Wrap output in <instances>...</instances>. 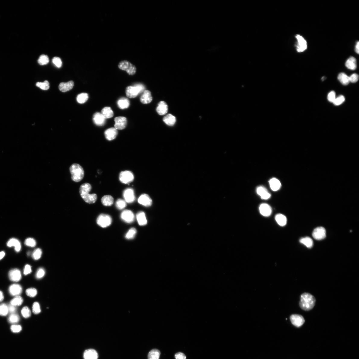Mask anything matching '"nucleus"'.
Here are the masks:
<instances>
[{
	"label": "nucleus",
	"mask_w": 359,
	"mask_h": 359,
	"mask_svg": "<svg viewBox=\"0 0 359 359\" xmlns=\"http://www.w3.org/2000/svg\"><path fill=\"white\" fill-rule=\"evenodd\" d=\"M92 189L91 185L89 183L82 184L80 187L79 192L82 198L87 203L92 204L94 203L97 199V196L95 194H90Z\"/></svg>",
	"instance_id": "1"
},
{
	"label": "nucleus",
	"mask_w": 359,
	"mask_h": 359,
	"mask_svg": "<svg viewBox=\"0 0 359 359\" xmlns=\"http://www.w3.org/2000/svg\"><path fill=\"white\" fill-rule=\"evenodd\" d=\"M315 297L309 293H304L301 296L299 305L301 308L305 311L312 309L316 303Z\"/></svg>",
	"instance_id": "2"
},
{
	"label": "nucleus",
	"mask_w": 359,
	"mask_h": 359,
	"mask_svg": "<svg viewBox=\"0 0 359 359\" xmlns=\"http://www.w3.org/2000/svg\"><path fill=\"white\" fill-rule=\"evenodd\" d=\"M70 171L71 179L74 182L80 181L84 176V171L83 167L78 164L74 163L71 165L70 167Z\"/></svg>",
	"instance_id": "3"
},
{
	"label": "nucleus",
	"mask_w": 359,
	"mask_h": 359,
	"mask_svg": "<svg viewBox=\"0 0 359 359\" xmlns=\"http://www.w3.org/2000/svg\"><path fill=\"white\" fill-rule=\"evenodd\" d=\"M145 87L141 83L135 84L134 86H129L126 89V93L128 97L134 98L140 94L145 91Z\"/></svg>",
	"instance_id": "4"
},
{
	"label": "nucleus",
	"mask_w": 359,
	"mask_h": 359,
	"mask_svg": "<svg viewBox=\"0 0 359 359\" xmlns=\"http://www.w3.org/2000/svg\"><path fill=\"white\" fill-rule=\"evenodd\" d=\"M118 67L120 69L125 71L130 75H133L136 73L137 68L129 61L124 60L119 63Z\"/></svg>",
	"instance_id": "5"
},
{
	"label": "nucleus",
	"mask_w": 359,
	"mask_h": 359,
	"mask_svg": "<svg viewBox=\"0 0 359 359\" xmlns=\"http://www.w3.org/2000/svg\"><path fill=\"white\" fill-rule=\"evenodd\" d=\"M96 222L101 227L105 228L111 224L112 219L111 216L109 215L102 214L98 216Z\"/></svg>",
	"instance_id": "6"
},
{
	"label": "nucleus",
	"mask_w": 359,
	"mask_h": 359,
	"mask_svg": "<svg viewBox=\"0 0 359 359\" xmlns=\"http://www.w3.org/2000/svg\"><path fill=\"white\" fill-rule=\"evenodd\" d=\"M119 179L120 181L125 184L131 183L134 179L133 173L129 171H122L119 174Z\"/></svg>",
	"instance_id": "7"
},
{
	"label": "nucleus",
	"mask_w": 359,
	"mask_h": 359,
	"mask_svg": "<svg viewBox=\"0 0 359 359\" xmlns=\"http://www.w3.org/2000/svg\"><path fill=\"white\" fill-rule=\"evenodd\" d=\"M313 237L317 240H321L326 237V231L324 228L319 227L314 229L312 233Z\"/></svg>",
	"instance_id": "8"
},
{
	"label": "nucleus",
	"mask_w": 359,
	"mask_h": 359,
	"mask_svg": "<svg viewBox=\"0 0 359 359\" xmlns=\"http://www.w3.org/2000/svg\"><path fill=\"white\" fill-rule=\"evenodd\" d=\"M115 128L117 130H122L127 127L128 123L127 118L123 116H119L115 118Z\"/></svg>",
	"instance_id": "9"
},
{
	"label": "nucleus",
	"mask_w": 359,
	"mask_h": 359,
	"mask_svg": "<svg viewBox=\"0 0 359 359\" xmlns=\"http://www.w3.org/2000/svg\"><path fill=\"white\" fill-rule=\"evenodd\" d=\"M290 319L292 324L297 327H300L305 322L303 316L300 315L293 314L291 315Z\"/></svg>",
	"instance_id": "10"
},
{
	"label": "nucleus",
	"mask_w": 359,
	"mask_h": 359,
	"mask_svg": "<svg viewBox=\"0 0 359 359\" xmlns=\"http://www.w3.org/2000/svg\"><path fill=\"white\" fill-rule=\"evenodd\" d=\"M296 38L298 42L296 45L297 51L299 52H303L307 49V42L303 37L299 35H297Z\"/></svg>",
	"instance_id": "11"
},
{
	"label": "nucleus",
	"mask_w": 359,
	"mask_h": 359,
	"mask_svg": "<svg viewBox=\"0 0 359 359\" xmlns=\"http://www.w3.org/2000/svg\"><path fill=\"white\" fill-rule=\"evenodd\" d=\"M123 196L125 201L128 203L134 202L135 199L134 191L132 188L125 189L123 192Z\"/></svg>",
	"instance_id": "12"
},
{
	"label": "nucleus",
	"mask_w": 359,
	"mask_h": 359,
	"mask_svg": "<svg viewBox=\"0 0 359 359\" xmlns=\"http://www.w3.org/2000/svg\"><path fill=\"white\" fill-rule=\"evenodd\" d=\"M121 218L124 221L129 224L134 221V215L130 210H125L121 213Z\"/></svg>",
	"instance_id": "13"
},
{
	"label": "nucleus",
	"mask_w": 359,
	"mask_h": 359,
	"mask_svg": "<svg viewBox=\"0 0 359 359\" xmlns=\"http://www.w3.org/2000/svg\"><path fill=\"white\" fill-rule=\"evenodd\" d=\"M138 202L140 204L146 207L151 206L153 203V200L147 194H143L139 197Z\"/></svg>",
	"instance_id": "14"
},
{
	"label": "nucleus",
	"mask_w": 359,
	"mask_h": 359,
	"mask_svg": "<svg viewBox=\"0 0 359 359\" xmlns=\"http://www.w3.org/2000/svg\"><path fill=\"white\" fill-rule=\"evenodd\" d=\"M118 131L115 128H112L106 130L105 132V137L107 140L111 141L114 140L118 135Z\"/></svg>",
	"instance_id": "15"
},
{
	"label": "nucleus",
	"mask_w": 359,
	"mask_h": 359,
	"mask_svg": "<svg viewBox=\"0 0 359 359\" xmlns=\"http://www.w3.org/2000/svg\"><path fill=\"white\" fill-rule=\"evenodd\" d=\"M10 279L14 282H18L21 279V272L17 269H12L9 272Z\"/></svg>",
	"instance_id": "16"
},
{
	"label": "nucleus",
	"mask_w": 359,
	"mask_h": 359,
	"mask_svg": "<svg viewBox=\"0 0 359 359\" xmlns=\"http://www.w3.org/2000/svg\"><path fill=\"white\" fill-rule=\"evenodd\" d=\"M22 291V287L18 284H12L9 287V288L10 294L13 296H19L21 294Z\"/></svg>",
	"instance_id": "17"
},
{
	"label": "nucleus",
	"mask_w": 359,
	"mask_h": 359,
	"mask_svg": "<svg viewBox=\"0 0 359 359\" xmlns=\"http://www.w3.org/2000/svg\"><path fill=\"white\" fill-rule=\"evenodd\" d=\"M153 99L151 92L148 90H145L140 96V101L143 104H146L150 103Z\"/></svg>",
	"instance_id": "18"
},
{
	"label": "nucleus",
	"mask_w": 359,
	"mask_h": 359,
	"mask_svg": "<svg viewBox=\"0 0 359 359\" xmlns=\"http://www.w3.org/2000/svg\"><path fill=\"white\" fill-rule=\"evenodd\" d=\"M106 119L101 113L96 112L93 116V120L94 123L98 126H102L105 123Z\"/></svg>",
	"instance_id": "19"
},
{
	"label": "nucleus",
	"mask_w": 359,
	"mask_h": 359,
	"mask_svg": "<svg viewBox=\"0 0 359 359\" xmlns=\"http://www.w3.org/2000/svg\"><path fill=\"white\" fill-rule=\"evenodd\" d=\"M261 214L265 216H269L271 214L272 210L271 206L266 203L261 204L259 208Z\"/></svg>",
	"instance_id": "20"
},
{
	"label": "nucleus",
	"mask_w": 359,
	"mask_h": 359,
	"mask_svg": "<svg viewBox=\"0 0 359 359\" xmlns=\"http://www.w3.org/2000/svg\"><path fill=\"white\" fill-rule=\"evenodd\" d=\"M98 357L97 352L93 349H88L84 352L83 358L84 359H98Z\"/></svg>",
	"instance_id": "21"
},
{
	"label": "nucleus",
	"mask_w": 359,
	"mask_h": 359,
	"mask_svg": "<svg viewBox=\"0 0 359 359\" xmlns=\"http://www.w3.org/2000/svg\"><path fill=\"white\" fill-rule=\"evenodd\" d=\"M156 111L158 114L161 115L166 114L168 111V106L167 103L163 101L160 102L156 108Z\"/></svg>",
	"instance_id": "22"
},
{
	"label": "nucleus",
	"mask_w": 359,
	"mask_h": 359,
	"mask_svg": "<svg viewBox=\"0 0 359 359\" xmlns=\"http://www.w3.org/2000/svg\"><path fill=\"white\" fill-rule=\"evenodd\" d=\"M7 245L9 247L14 246L15 250L17 252H19L21 250V247L20 242L17 239L12 238L9 239L7 242Z\"/></svg>",
	"instance_id": "23"
},
{
	"label": "nucleus",
	"mask_w": 359,
	"mask_h": 359,
	"mask_svg": "<svg viewBox=\"0 0 359 359\" xmlns=\"http://www.w3.org/2000/svg\"><path fill=\"white\" fill-rule=\"evenodd\" d=\"M74 86V82L73 81L67 83H61L60 84L59 88L61 91L66 92L72 90Z\"/></svg>",
	"instance_id": "24"
},
{
	"label": "nucleus",
	"mask_w": 359,
	"mask_h": 359,
	"mask_svg": "<svg viewBox=\"0 0 359 359\" xmlns=\"http://www.w3.org/2000/svg\"><path fill=\"white\" fill-rule=\"evenodd\" d=\"M257 193L260 195L262 199L267 200L269 199L270 197V194L268 193L267 190L265 187L263 186L258 187L257 189Z\"/></svg>",
	"instance_id": "25"
},
{
	"label": "nucleus",
	"mask_w": 359,
	"mask_h": 359,
	"mask_svg": "<svg viewBox=\"0 0 359 359\" xmlns=\"http://www.w3.org/2000/svg\"><path fill=\"white\" fill-rule=\"evenodd\" d=\"M345 66L349 69L355 70L357 67L356 59L353 57H351L349 58L346 61Z\"/></svg>",
	"instance_id": "26"
},
{
	"label": "nucleus",
	"mask_w": 359,
	"mask_h": 359,
	"mask_svg": "<svg viewBox=\"0 0 359 359\" xmlns=\"http://www.w3.org/2000/svg\"><path fill=\"white\" fill-rule=\"evenodd\" d=\"M117 105L119 109H124L129 107L130 105V102L128 99L125 97H122L118 100Z\"/></svg>",
	"instance_id": "27"
},
{
	"label": "nucleus",
	"mask_w": 359,
	"mask_h": 359,
	"mask_svg": "<svg viewBox=\"0 0 359 359\" xmlns=\"http://www.w3.org/2000/svg\"><path fill=\"white\" fill-rule=\"evenodd\" d=\"M137 219L138 224L140 225L143 226L147 224V220L144 212H138L137 215Z\"/></svg>",
	"instance_id": "28"
},
{
	"label": "nucleus",
	"mask_w": 359,
	"mask_h": 359,
	"mask_svg": "<svg viewBox=\"0 0 359 359\" xmlns=\"http://www.w3.org/2000/svg\"><path fill=\"white\" fill-rule=\"evenodd\" d=\"M163 121L167 125L173 126L175 124L176 119L175 116L169 114L165 116Z\"/></svg>",
	"instance_id": "29"
},
{
	"label": "nucleus",
	"mask_w": 359,
	"mask_h": 359,
	"mask_svg": "<svg viewBox=\"0 0 359 359\" xmlns=\"http://www.w3.org/2000/svg\"><path fill=\"white\" fill-rule=\"evenodd\" d=\"M269 184L271 189L274 191L279 190L281 185L280 181L275 178H273L270 180Z\"/></svg>",
	"instance_id": "30"
},
{
	"label": "nucleus",
	"mask_w": 359,
	"mask_h": 359,
	"mask_svg": "<svg viewBox=\"0 0 359 359\" xmlns=\"http://www.w3.org/2000/svg\"><path fill=\"white\" fill-rule=\"evenodd\" d=\"M101 114L106 119L111 118L114 115V112L111 108L109 107H106L103 108L102 109Z\"/></svg>",
	"instance_id": "31"
},
{
	"label": "nucleus",
	"mask_w": 359,
	"mask_h": 359,
	"mask_svg": "<svg viewBox=\"0 0 359 359\" xmlns=\"http://www.w3.org/2000/svg\"><path fill=\"white\" fill-rule=\"evenodd\" d=\"M102 204L106 206H111L114 202V199L110 195H105L102 197L101 199Z\"/></svg>",
	"instance_id": "32"
},
{
	"label": "nucleus",
	"mask_w": 359,
	"mask_h": 359,
	"mask_svg": "<svg viewBox=\"0 0 359 359\" xmlns=\"http://www.w3.org/2000/svg\"><path fill=\"white\" fill-rule=\"evenodd\" d=\"M275 219L277 224L281 226H284L287 224V218L285 216L282 214L276 215Z\"/></svg>",
	"instance_id": "33"
},
{
	"label": "nucleus",
	"mask_w": 359,
	"mask_h": 359,
	"mask_svg": "<svg viewBox=\"0 0 359 359\" xmlns=\"http://www.w3.org/2000/svg\"><path fill=\"white\" fill-rule=\"evenodd\" d=\"M338 79L343 85H347L350 83L349 77L344 73L339 74L338 76Z\"/></svg>",
	"instance_id": "34"
},
{
	"label": "nucleus",
	"mask_w": 359,
	"mask_h": 359,
	"mask_svg": "<svg viewBox=\"0 0 359 359\" xmlns=\"http://www.w3.org/2000/svg\"><path fill=\"white\" fill-rule=\"evenodd\" d=\"M300 242L301 243L307 247L310 248L313 245V241L312 239L309 237L303 238L300 239Z\"/></svg>",
	"instance_id": "35"
},
{
	"label": "nucleus",
	"mask_w": 359,
	"mask_h": 359,
	"mask_svg": "<svg viewBox=\"0 0 359 359\" xmlns=\"http://www.w3.org/2000/svg\"><path fill=\"white\" fill-rule=\"evenodd\" d=\"M160 352L157 349H154L151 351L148 355V359H159Z\"/></svg>",
	"instance_id": "36"
},
{
	"label": "nucleus",
	"mask_w": 359,
	"mask_h": 359,
	"mask_svg": "<svg viewBox=\"0 0 359 359\" xmlns=\"http://www.w3.org/2000/svg\"><path fill=\"white\" fill-rule=\"evenodd\" d=\"M89 98V96L88 94L85 93H83L80 94L77 96V101L79 103L82 104L85 103L87 101Z\"/></svg>",
	"instance_id": "37"
},
{
	"label": "nucleus",
	"mask_w": 359,
	"mask_h": 359,
	"mask_svg": "<svg viewBox=\"0 0 359 359\" xmlns=\"http://www.w3.org/2000/svg\"><path fill=\"white\" fill-rule=\"evenodd\" d=\"M24 302L23 299L20 296H15L11 301V304L12 305L16 306H20Z\"/></svg>",
	"instance_id": "38"
},
{
	"label": "nucleus",
	"mask_w": 359,
	"mask_h": 359,
	"mask_svg": "<svg viewBox=\"0 0 359 359\" xmlns=\"http://www.w3.org/2000/svg\"><path fill=\"white\" fill-rule=\"evenodd\" d=\"M49 59L46 55H42L38 60V62L40 65H44L47 64L49 62Z\"/></svg>",
	"instance_id": "39"
},
{
	"label": "nucleus",
	"mask_w": 359,
	"mask_h": 359,
	"mask_svg": "<svg viewBox=\"0 0 359 359\" xmlns=\"http://www.w3.org/2000/svg\"><path fill=\"white\" fill-rule=\"evenodd\" d=\"M127 203L125 200L122 199H118L116 202V206L118 209L122 210L127 206Z\"/></svg>",
	"instance_id": "40"
},
{
	"label": "nucleus",
	"mask_w": 359,
	"mask_h": 359,
	"mask_svg": "<svg viewBox=\"0 0 359 359\" xmlns=\"http://www.w3.org/2000/svg\"><path fill=\"white\" fill-rule=\"evenodd\" d=\"M137 232L136 229L134 228H132L129 229L127 234H126L125 237L128 239H133L135 237Z\"/></svg>",
	"instance_id": "41"
},
{
	"label": "nucleus",
	"mask_w": 359,
	"mask_h": 359,
	"mask_svg": "<svg viewBox=\"0 0 359 359\" xmlns=\"http://www.w3.org/2000/svg\"><path fill=\"white\" fill-rule=\"evenodd\" d=\"M49 83L47 80H45L43 82H37L36 86L42 90H47L49 89Z\"/></svg>",
	"instance_id": "42"
},
{
	"label": "nucleus",
	"mask_w": 359,
	"mask_h": 359,
	"mask_svg": "<svg viewBox=\"0 0 359 359\" xmlns=\"http://www.w3.org/2000/svg\"><path fill=\"white\" fill-rule=\"evenodd\" d=\"M19 320H20V318L19 316L13 313L9 316L8 319V322L11 324H15L18 323Z\"/></svg>",
	"instance_id": "43"
},
{
	"label": "nucleus",
	"mask_w": 359,
	"mask_h": 359,
	"mask_svg": "<svg viewBox=\"0 0 359 359\" xmlns=\"http://www.w3.org/2000/svg\"><path fill=\"white\" fill-rule=\"evenodd\" d=\"M8 312V307L5 304L0 305V315L5 316L7 315Z\"/></svg>",
	"instance_id": "44"
},
{
	"label": "nucleus",
	"mask_w": 359,
	"mask_h": 359,
	"mask_svg": "<svg viewBox=\"0 0 359 359\" xmlns=\"http://www.w3.org/2000/svg\"><path fill=\"white\" fill-rule=\"evenodd\" d=\"M21 313L22 316L25 318H30L31 315L30 310L27 306H25L22 308Z\"/></svg>",
	"instance_id": "45"
},
{
	"label": "nucleus",
	"mask_w": 359,
	"mask_h": 359,
	"mask_svg": "<svg viewBox=\"0 0 359 359\" xmlns=\"http://www.w3.org/2000/svg\"><path fill=\"white\" fill-rule=\"evenodd\" d=\"M42 254V251L40 248L36 249L33 252L32 254V257L35 260H39L41 258Z\"/></svg>",
	"instance_id": "46"
},
{
	"label": "nucleus",
	"mask_w": 359,
	"mask_h": 359,
	"mask_svg": "<svg viewBox=\"0 0 359 359\" xmlns=\"http://www.w3.org/2000/svg\"><path fill=\"white\" fill-rule=\"evenodd\" d=\"M27 295L30 297H34L36 296L37 294V290L34 288H30L27 289L26 291Z\"/></svg>",
	"instance_id": "47"
},
{
	"label": "nucleus",
	"mask_w": 359,
	"mask_h": 359,
	"mask_svg": "<svg viewBox=\"0 0 359 359\" xmlns=\"http://www.w3.org/2000/svg\"><path fill=\"white\" fill-rule=\"evenodd\" d=\"M25 244L27 246L31 247H34L36 245V241L34 239L32 238H28L26 239L25 241Z\"/></svg>",
	"instance_id": "48"
},
{
	"label": "nucleus",
	"mask_w": 359,
	"mask_h": 359,
	"mask_svg": "<svg viewBox=\"0 0 359 359\" xmlns=\"http://www.w3.org/2000/svg\"><path fill=\"white\" fill-rule=\"evenodd\" d=\"M32 311L35 314H38L41 312V310L39 303L37 302L34 303L32 306Z\"/></svg>",
	"instance_id": "49"
},
{
	"label": "nucleus",
	"mask_w": 359,
	"mask_h": 359,
	"mask_svg": "<svg viewBox=\"0 0 359 359\" xmlns=\"http://www.w3.org/2000/svg\"><path fill=\"white\" fill-rule=\"evenodd\" d=\"M345 100V97L343 96H340L338 98H336L333 103L335 105L338 106L340 105L343 103Z\"/></svg>",
	"instance_id": "50"
},
{
	"label": "nucleus",
	"mask_w": 359,
	"mask_h": 359,
	"mask_svg": "<svg viewBox=\"0 0 359 359\" xmlns=\"http://www.w3.org/2000/svg\"><path fill=\"white\" fill-rule=\"evenodd\" d=\"M45 274L44 269L43 268H40L38 270L36 274V277L38 279H41L44 276Z\"/></svg>",
	"instance_id": "51"
},
{
	"label": "nucleus",
	"mask_w": 359,
	"mask_h": 359,
	"mask_svg": "<svg viewBox=\"0 0 359 359\" xmlns=\"http://www.w3.org/2000/svg\"><path fill=\"white\" fill-rule=\"evenodd\" d=\"M52 62L58 68H60L62 66V62L59 57H54L52 59Z\"/></svg>",
	"instance_id": "52"
},
{
	"label": "nucleus",
	"mask_w": 359,
	"mask_h": 359,
	"mask_svg": "<svg viewBox=\"0 0 359 359\" xmlns=\"http://www.w3.org/2000/svg\"><path fill=\"white\" fill-rule=\"evenodd\" d=\"M335 93L334 91L330 92L328 96V99L329 102L333 103L336 98Z\"/></svg>",
	"instance_id": "53"
},
{
	"label": "nucleus",
	"mask_w": 359,
	"mask_h": 359,
	"mask_svg": "<svg viewBox=\"0 0 359 359\" xmlns=\"http://www.w3.org/2000/svg\"><path fill=\"white\" fill-rule=\"evenodd\" d=\"M11 331L14 333L19 332L22 330L21 326L18 325H13L11 326Z\"/></svg>",
	"instance_id": "54"
},
{
	"label": "nucleus",
	"mask_w": 359,
	"mask_h": 359,
	"mask_svg": "<svg viewBox=\"0 0 359 359\" xmlns=\"http://www.w3.org/2000/svg\"><path fill=\"white\" fill-rule=\"evenodd\" d=\"M349 79H350V82L356 83L359 79V76L357 74H354L349 77Z\"/></svg>",
	"instance_id": "55"
},
{
	"label": "nucleus",
	"mask_w": 359,
	"mask_h": 359,
	"mask_svg": "<svg viewBox=\"0 0 359 359\" xmlns=\"http://www.w3.org/2000/svg\"><path fill=\"white\" fill-rule=\"evenodd\" d=\"M32 272L31 267L28 264L26 265L24 270V274L25 275H27L31 273Z\"/></svg>",
	"instance_id": "56"
},
{
	"label": "nucleus",
	"mask_w": 359,
	"mask_h": 359,
	"mask_svg": "<svg viewBox=\"0 0 359 359\" xmlns=\"http://www.w3.org/2000/svg\"><path fill=\"white\" fill-rule=\"evenodd\" d=\"M176 359H186V357L185 354L182 352H178L175 355Z\"/></svg>",
	"instance_id": "57"
},
{
	"label": "nucleus",
	"mask_w": 359,
	"mask_h": 359,
	"mask_svg": "<svg viewBox=\"0 0 359 359\" xmlns=\"http://www.w3.org/2000/svg\"><path fill=\"white\" fill-rule=\"evenodd\" d=\"M8 307V312L12 313H14L16 310V308L15 306L11 305H9Z\"/></svg>",
	"instance_id": "58"
},
{
	"label": "nucleus",
	"mask_w": 359,
	"mask_h": 359,
	"mask_svg": "<svg viewBox=\"0 0 359 359\" xmlns=\"http://www.w3.org/2000/svg\"><path fill=\"white\" fill-rule=\"evenodd\" d=\"M359 42L358 41L356 45V46H355V51L358 54L359 53Z\"/></svg>",
	"instance_id": "59"
},
{
	"label": "nucleus",
	"mask_w": 359,
	"mask_h": 359,
	"mask_svg": "<svg viewBox=\"0 0 359 359\" xmlns=\"http://www.w3.org/2000/svg\"><path fill=\"white\" fill-rule=\"evenodd\" d=\"M5 253L4 251H1L0 252V260L2 259L5 256Z\"/></svg>",
	"instance_id": "60"
},
{
	"label": "nucleus",
	"mask_w": 359,
	"mask_h": 359,
	"mask_svg": "<svg viewBox=\"0 0 359 359\" xmlns=\"http://www.w3.org/2000/svg\"><path fill=\"white\" fill-rule=\"evenodd\" d=\"M4 299V296L2 292L0 291V302H2Z\"/></svg>",
	"instance_id": "61"
},
{
	"label": "nucleus",
	"mask_w": 359,
	"mask_h": 359,
	"mask_svg": "<svg viewBox=\"0 0 359 359\" xmlns=\"http://www.w3.org/2000/svg\"><path fill=\"white\" fill-rule=\"evenodd\" d=\"M325 80V77H323L322 78V80Z\"/></svg>",
	"instance_id": "62"
}]
</instances>
